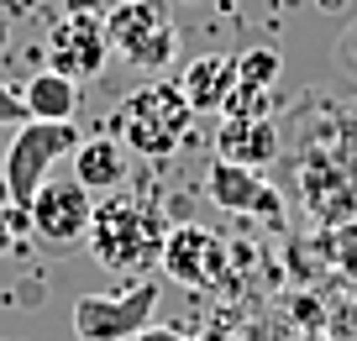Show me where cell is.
Segmentation results:
<instances>
[{
    "label": "cell",
    "instance_id": "1",
    "mask_svg": "<svg viewBox=\"0 0 357 341\" xmlns=\"http://www.w3.org/2000/svg\"><path fill=\"white\" fill-rule=\"evenodd\" d=\"M79 142H84V137H79L74 121H37V116H26L11 132L6 153H0V184H6L11 205L16 210L32 205V195L53 179V168L63 163V158H74Z\"/></svg>",
    "mask_w": 357,
    "mask_h": 341
},
{
    "label": "cell",
    "instance_id": "2",
    "mask_svg": "<svg viewBox=\"0 0 357 341\" xmlns=\"http://www.w3.org/2000/svg\"><path fill=\"white\" fill-rule=\"evenodd\" d=\"M89 252L105 273L116 278H142L147 268L163 257V236H158L153 215L137 210L132 199H100L95 220H89Z\"/></svg>",
    "mask_w": 357,
    "mask_h": 341
},
{
    "label": "cell",
    "instance_id": "3",
    "mask_svg": "<svg viewBox=\"0 0 357 341\" xmlns=\"http://www.w3.org/2000/svg\"><path fill=\"white\" fill-rule=\"evenodd\" d=\"M195 110L178 95L174 79H147L121 100V142L132 147V158H168L178 153V142L190 137Z\"/></svg>",
    "mask_w": 357,
    "mask_h": 341
},
{
    "label": "cell",
    "instance_id": "4",
    "mask_svg": "<svg viewBox=\"0 0 357 341\" xmlns=\"http://www.w3.org/2000/svg\"><path fill=\"white\" fill-rule=\"evenodd\" d=\"M105 37L111 53L126 58L142 74H163L178 53V26L168 16V0H121L105 11Z\"/></svg>",
    "mask_w": 357,
    "mask_h": 341
},
{
    "label": "cell",
    "instance_id": "5",
    "mask_svg": "<svg viewBox=\"0 0 357 341\" xmlns=\"http://www.w3.org/2000/svg\"><path fill=\"white\" fill-rule=\"evenodd\" d=\"M89 220H95V195L79 179H47L26 205V226H32L43 252H74L89 242Z\"/></svg>",
    "mask_w": 357,
    "mask_h": 341
},
{
    "label": "cell",
    "instance_id": "6",
    "mask_svg": "<svg viewBox=\"0 0 357 341\" xmlns=\"http://www.w3.org/2000/svg\"><path fill=\"white\" fill-rule=\"evenodd\" d=\"M163 299V284L137 278L121 294H79L74 299V336L79 341H132L142 326H153V310Z\"/></svg>",
    "mask_w": 357,
    "mask_h": 341
},
{
    "label": "cell",
    "instance_id": "7",
    "mask_svg": "<svg viewBox=\"0 0 357 341\" xmlns=\"http://www.w3.org/2000/svg\"><path fill=\"white\" fill-rule=\"evenodd\" d=\"M105 58H111V37H105V16L95 6H68L47 32V68L68 79H100Z\"/></svg>",
    "mask_w": 357,
    "mask_h": 341
},
{
    "label": "cell",
    "instance_id": "8",
    "mask_svg": "<svg viewBox=\"0 0 357 341\" xmlns=\"http://www.w3.org/2000/svg\"><path fill=\"white\" fill-rule=\"evenodd\" d=\"M158 263L184 289H215L221 273H226V242L211 226H200V220H184V226H174L163 236V257Z\"/></svg>",
    "mask_w": 357,
    "mask_h": 341
},
{
    "label": "cell",
    "instance_id": "9",
    "mask_svg": "<svg viewBox=\"0 0 357 341\" xmlns=\"http://www.w3.org/2000/svg\"><path fill=\"white\" fill-rule=\"evenodd\" d=\"M211 199L221 210H236V215H257V220H279L284 215V199L279 189L263 179V168H242V163H226L215 158L211 163Z\"/></svg>",
    "mask_w": 357,
    "mask_h": 341
},
{
    "label": "cell",
    "instance_id": "10",
    "mask_svg": "<svg viewBox=\"0 0 357 341\" xmlns=\"http://www.w3.org/2000/svg\"><path fill=\"white\" fill-rule=\"evenodd\" d=\"M174 84H178V95L190 100L195 116H215V110L226 116L231 89H236V53H200V58H190V63L178 68Z\"/></svg>",
    "mask_w": 357,
    "mask_h": 341
},
{
    "label": "cell",
    "instance_id": "11",
    "mask_svg": "<svg viewBox=\"0 0 357 341\" xmlns=\"http://www.w3.org/2000/svg\"><path fill=\"white\" fill-rule=\"evenodd\" d=\"M215 158L242 168H268L279 158V126L268 116H226L215 126Z\"/></svg>",
    "mask_w": 357,
    "mask_h": 341
},
{
    "label": "cell",
    "instance_id": "12",
    "mask_svg": "<svg viewBox=\"0 0 357 341\" xmlns=\"http://www.w3.org/2000/svg\"><path fill=\"white\" fill-rule=\"evenodd\" d=\"M132 174V147L116 142V137H84L74 147V179L89 195H116Z\"/></svg>",
    "mask_w": 357,
    "mask_h": 341
},
{
    "label": "cell",
    "instance_id": "13",
    "mask_svg": "<svg viewBox=\"0 0 357 341\" xmlns=\"http://www.w3.org/2000/svg\"><path fill=\"white\" fill-rule=\"evenodd\" d=\"M279 47H252V53H236V89L226 116H268V95L279 84Z\"/></svg>",
    "mask_w": 357,
    "mask_h": 341
},
{
    "label": "cell",
    "instance_id": "14",
    "mask_svg": "<svg viewBox=\"0 0 357 341\" xmlns=\"http://www.w3.org/2000/svg\"><path fill=\"white\" fill-rule=\"evenodd\" d=\"M22 100H26V116L37 121H74L79 110V79L58 74V68H43L22 84Z\"/></svg>",
    "mask_w": 357,
    "mask_h": 341
},
{
    "label": "cell",
    "instance_id": "15",
    "mask_svg": "<svg viewBox=\"0 0 357 341\" xmlns=\"http://www.w3.org/2000/svg\"><path fill=\"white\" fill-rule=\"evenodd\" d=\"M22 121H26V100H22V89L0 84V126H22Z\"/></svg>",
    "mask_w": 357,
    "mask_h": 341
},
{
    "label": "cell",
    "instance_id": "16",
    "mask_svg": "<svg viewBox=\"0 0 357 341\" xmlns=\"http://www.w3.org/2000/svg\"><path fill=\"white\" fill-rule=\"evenodd\" d=\"M26 220V210H16V205H0V252H11V236H16V226Z\"/></svg>",
    "mask_w": 357,
    "mask_h": 341
},
{
    "label": "cell",
    "instance_id": "17",
    "mask_svg": "<svg viewBox=\"0 0 357 341\" xmlns=\"http://www.w3.org/2000/svg\"><path fill=\"white\" fill-rule=\"evenodd\" d=\"M132 341H190L184 331H174V326H142Z\"/></svg>",
    "mask_w": 357,
    "mask_h": 341
},
{
    "label": "cell",
    "instance_id": "18",
    "mask_svg": "<svg viewBox=\"0 0 357 341\" xmlns=\"http://www.w3.org/2000/svg\"><path fill=\"white\" fill-rule=\"evenodd\" d=\"M315 6H321V11H331V16H336V11H342V6H347V0H315Z\"/></svg>",
    "mask_w": 357,
    "mask_h": 341
},
{
    "label": "cell",
    "instance_id": "19",
    "mask_svg": "<svg viewBox=\"0 0 357 341\" xmlns=\"http://www.w3.org/2000/svg\"><path fill=\"white\" fill-rule=\"evenodd\" d=\"M68 6H89V0H68Z\"/></svg>",
    "mask_w": 357,
    "mask_h": 341
}]
</instances>
